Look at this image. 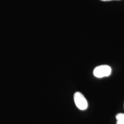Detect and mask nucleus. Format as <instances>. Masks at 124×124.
Returning a JSON list of instances; mask_svg holds the SVG:
<instances>
[{"label": "nucleus", "instance_id": "f03ea898", "mask_svg": "<svg viewBox=\"0 0 124 124\" xmlns=\"http://www.w3.org/2000/svg\"><path fill=\"white\" fill-rule=\"evenodd\" d=\"M74 101L76 107L81 110H85L88 107V102L84 96L80 92H76L74 95Z\"/></svg>", "mask_w": 124, "mask_h": 124}, {"label": "nucleus", "instance_id": "20e7f679", "mask_svg": "<svg viewBox=\"0 0 124 124\" xmlns=\"http://www.w3.org/2000/svg\"><path fill=\"white\" fill-rule=\"evenodd\" d=\"M102 1H110V0H101Z\"/></svg>", "mask_w": 124, "mask_h": 124}, {"label": "nucleus", "instance_id": "7ed1b4c3", "mask_svg": "<svg viewBox=\"0 0 124 124\" xmlns=\"http://www.w3.org/2000/svg\"><path fill=\"white\" fill-rule=\"evenodd\" d=\"M117 124H124V114L120 113L116 116Z\"/></svg>", "mask_w": 124, "mask_h": 124}, {"label": "nucleus", "instance_id": "f257e3e1", "mask_svg": "<svg viewBox=\"0 0 124 124\" xmlns=\"http://www.w3.org/2000/svg\"><path fill=\"white\" fill-rule=\"evenodd\" d=\"M111 67L108 65H101L96 67L93 70V75L97 78L108 76L111 74Z\"/></svg>", "mask_w": 124, "mask_h": 124}]
</instances>
